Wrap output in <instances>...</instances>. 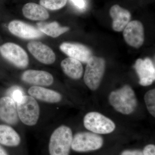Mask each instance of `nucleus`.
<instances>
[{"label":"nucleus","mask_w":155,"mask_h":155,"mask_svg":"<svg viewBox=\"0 0 155 155\" xmlns=\"http://www.w3.org/2000/svg\"><path fill=\"white\" fill-rule=\"evenodd\" d=\"M109 102L116 111L125 115L132 114L137 105L135 93L127 85L112 91L109 96Z\"/></svg>","instance_id":"obj_1"},{"label":"nucleus","mask_w":155,"mask_h":155,"mask_svg":"<svg viewBox=\"0 0 155 155\" xmlns=\"http://www.w3.org/2000/svg\"><path fill=\"white\" fill-rule=\"evenodd\" d=\"M72 130L66 125H61L54 130L50 137V155H69L72 145Z\"/></svg>","instance_id":"obj_2"},{"label":"nucleus","mask_w":155,"mask_h":155,"mask_svg":"<svg viewBox=\"0 0 155 155\" xmlns=\"http://www.w3.org/2000/svg\"><path fill=\"white\" fill-rule=\"evenodd\" d=\"M18 117L28 126L36 125L40 116V107L36 100L29 95H23L17 103Z\"/></svg>","instance_id":"obj_3"},{"label":"nucleus","mask_w":155,"mask_h":155,"mask_svg":"<svg viewBox=\"0 0 155 155\" xmlns=\"http://www.w3.org/2000/svg\"><path fill=\"white\" fill-rule=\"evenodd\" d=\"M105 61L103 58L93 56L87 63L84 72V83L91 90L98 88L105 70Z\"/></svg>","instance_id":"obj_4"},{"label":"nucleus","mask_w":155,"mask_h":155,"mask_svg":"<svg viewBox=\"0 0 155 155\" xmlns=\"http://www.w3.org/2000/svg\"><path fill=\"white\" fill-rule=\"evenodd\" d=\"M84 125L87 130L97 134H107L113 132L116 125L112 120L97 112L86 114L84 118Z\"/></svg>","instance_id":"obj_5"},{"label":"nucleus","mask_w":155,"mask_h":155,"mask_svg":"<svg viewBox=\"0 0 155 155\" xmlns=\"http://www.w3.org/2000/svg\"><path fill=\"white\" fill-rule=\"evenodd\" d=\"M103 144V138L97 134L81 132L72 138L71 148L75 151L84 152L99 149Z\"/></svg>","instance_id":"obj_6"},{"label":"nucleus","mask_w":155,"mask_h":155,"mask_svg":"<svg viewBox=\"0 0 155 155\" xmlns=\"http://www.w3.org/2000/svg\"><path fill=\"white\" fill-rule=\"evenodd\" d=\"M0 54L18 68L24 69L28 66V54L25 50L16 44L8 42L0 46Z\"/></svg>","instance_id":"obj_7"},{"label":"nucleus","mask_w":155,"mask_h":155,"mask_svg":"<svg viewBox=\"0 0 155 155\" xmlns=\"http://www.w3.org/2000/svg\"><path fill=\"white\" fill-rule=\"evenodd\" d=\"M123 35L125 42L132 47L138 48L144 42V28L138 20L129 22L123 30Z\"/></svg>","instance_id":"obj_8"},{"label":"nucleus","mask_w":155,"mask_h":155,"mask_svg":"<svg viewBox=\"0 0 155 155\" xmlns=\"http://www.w3.org/2000/svg\"><path fill=\"white\" fill-rule=\"evenodd\" d=\"M135 68L139 78V84L143 86H149L155 79V69L152 61L149 58L144 60L138 59L136 61Z\"/></svg>","instance_id":"obj_9"},{"label":"nucleus","mask_w":155,"mask_h":155,"mask_svg":"<svg viewBox=\"0 0 155 155\" xmlns=\"http://www.w3.org/2000/svg\"><path fill=\"white\" fill-rule=\"evenodd\" d=\"M60 49L69 58L84 63H87L93 56L91 50L80 44L64 42L60 45Z\"/></svg>","instance_id":"obj_10"},{"label":"nucleus","mask_w":155,"mask_h":155,"mask_svg":"<svg viewBox=\"0 0 155 155\" xmlns=\"http://www.w3.org/2000/svg\"><path fill=\"white\" fill-rule=\"evenodd\" d=\"M8 29L15 36L25 39L40 38L43 33L38 28L19 20H13L10 22Z\"/></svg>","instance_id":"obj_11"},{"label":"nucleus","mask_w":155,"mask_h":155,"mask_svg":"<svg viewBox=\"0 0 155 155\" xmlns=\"http://www.w3.org/2000/svg\"><path fill=\"white\" fill-rule=\"evenodd\" d=\"M28 50L35 59L45 64H51L56 60V55L53 50L41 42L32 41L27 45Z\"/></svg>","instance_id":"obj_12"},{"label":"nucleus","mask_w":155,"mask_h":155,"mask_svg":"<svg viewBox=\"0 0 155 155\" xmlns=\"http://www.w3.org/2000/svg\"><path fill=\"white\" fill-rule=\"evenodd\" d=\"M16 103L11 97L0 98V119L10 124L15 125L18 121Z\"/></svg>","instance_id":"obj_13"},{"label":"nucleus","mask_w":155,"mask_h":155,"mask_svg":"<svg viewBox=\"0 0 155 155\" xmlns=\"http://www.w3.org/2000/svg\"><path fill=\"white\" fill-rule=\"evenodd\" d=\"M22 79L26 83L38 86H50L54 82L53 75L42 70H26L22 73Z\"/></svg>","instance_id":"obj_14"},{"label":"nucleus","mask_w":155,"mask_h":155,"mask_svg":"<svg viewBox=\"0 0 155 155\" xmlns=\"http://www.w3.org/2000/svg\"><path fill=\"white\" fill-rule=\"evenodd\" d=\"M110 14L113 20L112 23L113 29L118 32L124 30L130 22L131 18V14L129 11L117 5L111 7Z\"/></svg>","instance_id":"obj_15"},{"label":"nucleus","mask_w":155,"mask_h":155,"mask_svg":"<svg viewBox=\"0 0 155 155\" xmlns=\"http://www.w3.org/2000/svg\"><path fill=\"white\" fill-rule=\"evenodd\" d=\"M28 93L35 99L49 103H57L62 100V96L55 91L41 86H33L28 90Z\"/></svg>","instance_id":"obj_16"},{"label":"nucleus","mask_w":155,"mask_h":155,"mask_svg":"<svg viewBox=\"0 0 155 155\" xmlns=\"http://www.w3.org/2000/svg\"><path fill=\"white\" fill-rule=\"evenodd\" d=\"M22 14L27 19L35 21H43L49 17L46 9L41 5L35 3H28L23 6Z\"/></svg>","instance_id":"obj_17"},{"label":"nucleus","mask_w":155,"mask_h":155,"mask_svg":"<svg viewBox=\"0 0 155 155\" xmlns=\"http://www.w3.org/2000/svg\"><path fill=\"white\" fill-rule=\"evenodd\" d=\"M64 73L73 79H79L82 77L83 68L80 61L71 58L64 59L61 63Z\"/></svg>","instance_id":"obj_18"},{"label":"nucleus","mask_w":155,"mask_h":155,"mask_svg":"<svg viewBox=\"0 0 155 155\" xmlns=\"http://www.w3.org/2000/svg\"><path fill=\"white\" fill-rule=\"evenodd\" d=\"M21 138L14 128L8 125H0V143L8 147L18 146Z\"/></svg>","instance_id":"obj_19"},{"label":"nucleus","mask_w":155,"mask_h":155,"mask_svg":"<svg viewBox=\"0 0 155 155\" xmlns=\"http://www.w3.org/2000/svg\"><path fill=\"white\" fill-rule=\"evenodd\" d=\"M38 28L43 33L53 38H57L69 30L68 27H63L57 22H40L37 23Z\"/></svg>","instance_id":"obj_20"},{"label":"nucleus","mask_w":155,"mask_h":155,"mask_svg":"<svg viewBox=\"0 0 155 155\" xmlns=\"http://www.w3.org/2000/svg\"><path fill=\"white\" fill-rule=\"evenodd\" d=\"M67 0H40V4L45 8L55 11L66 5Z\"/></svg>","instance_id":"obj_21"},{"label":"nucleus","mask_w":155,"mask_h":155,"mask_svg":"<svg viewBox=\"0 0 155 155\" xmlns=\"http://www.w3.org/2000/svg\"><path fill=\"white\" fill-rule=\"evenodd\" d=\"M144 101L147 109L150 114L155 116V90L154 89L147 92L144 96Z\"/></svg>","instance_id":"obj_22"},{"label":"nucleus","mask_w":155,"mask_h":155,"mask_svg":"<svg viewBox=\"0 0 155 155\" xmlns=\"http://www.w3.org/2000/svg\"><path fill=\"white\" fill-rule=\"evenodd\" d=\"M11 96V98L13 99L15 102L17 103L23 96V92L21 89L16 87L13 89V90L12 91Z\"/></svg>","instance_id":"obj_23"},{"label":"nucleus","mask_w":155,"mask_h":155,"mask_svg":"<svg viewBox=\"0 0 155 155\" xmlns=\"http://www.w3.org/2000/svg\"><path fill=\"white\" fill-rule=\"evenodd\" d=\"M144 155H155V146L153 144L147 146L143 151Z\"/></svg>","instance_id":"obj_24"},{"label":"nucleus","mask_w":155,"mask_h":155,"mask_svg":"<svg viewBox=\"0 0 155 155\" xmlns=\"http://www.w3.org/2000/svg\"><path fill=\"white\" fill-rule=\"evenodd\" d=\"M75 6L79 8L82 9L85 7L84 0H71Z\"/></svg>","instance_id":"obj_25"},{"label":"nucleus","mask_w":155,"mask_h":155,"mask_svg":"<svg viewBox=\"0 0 155 155\" xmlns=\"http://www.w3.org/2000/svg\"><path fill=\"white\" fill-rule=\"evenodd\" d=\"M121 155H144L143 153L138 150L125 151Z\"/></svg>","instance_id":"obj_26"},{"label":"nucleus","mask_w":155,"mask_h":155,"mask_svg":"<svg viewBox=\"0 0 155 155\" xmlns=\"http://www.w3.org/2000/svg\"><path fill=\"white\" fill-rule=\"evenodd\" d=\"M0 155H8L5 150L0 145Z\"/></svg>","instance_id":"obj_27"}]
</instances>
